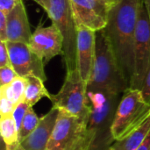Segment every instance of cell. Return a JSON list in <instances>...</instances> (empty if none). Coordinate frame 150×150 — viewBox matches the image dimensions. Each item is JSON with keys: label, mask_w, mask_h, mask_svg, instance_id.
Wrapping results in <instances>:
<instances>
[{"label": "cell", "mask_w": 150, "mask_h": 150, "mask_svg": "<svg viewBox=\"0 0 150 150\" xmlns=\"http://www.w3.org/2000/svg\"><path fill=\"white\" fill-rule=\"evenodd\" d=\"M143 0H120L108 13L105 35L128 85L134 73V49L139 11Z\"/></svg>", "instance_id": "cell-1"}, {"label": "cell", "mask_w": 150, "mask_h": 150, "mask_svg": "<svg viewBox=\"0 0 150 150\" xmlns=\"http://www.w3.org/2000/svg\"><path fill=\"white\" fill-rule=\"evenodd\" d=\"M129 88L122 70L102 31L97 32L96 56L87 91L123 94Z\"/></svg>", "instance_id": "cell-2"}, {"label": "cell", "mask_w": 150, "mask_h": 150, "mask_svg": "<svg viewBox=\"0 0 150 150\" xmlns=\"http://www.w3.org/2000/svg\"><path fill=\"white\" fill-rule=\"evenodd\" d=\"M87 96L91 108L88 124L90 150H104L115 142L112 127L121 98L119 94L91 91H87Z\"/></svg>", "instance_id": "cell-3"}, {"label": "cell", "mask_w": 150, "mask_h": 150, "mask_svg": "<svg viewBox=\"0 0 150 150\" xmlns=\"http://www.w3.org/2000/svg\"><path fill=\"white\" fill-rule=\"evenodd\" d=\"M89 121L59 110L56 124L46 150H90Z\"/></svg>", "instance_id": "cell-4"}, {"label": "cell", "mask_w": 150, "mask_h": 150, "mask_svg": "<svg viewBox=\"0 0 150 150\" xmlns=\"http://www.w3.org/2000/svg\"><path fill=\"white\" fill-rule=\"evenodd\" d=\"M150 115V105L146 102L139 89L128 88L119 103L112 133L115 141L126 137L142 124Z\"/></svg>", "instance_id": "cell-5"}, {"label": "cell", "mask_w": 150, "mask_h": 150, "mask_svg": "<svg viewBox=\"0 0 150 150\" xmlns=\"http://www.w3.org/2000/svg\"><path fill=\"white\" fill-rule=\"evenodd\" d=\"M50 101L59 110L90 120L91 105L87 96V83L83 80L78 69L66 71L64 83L58 93L52 95Z\"/></svg>", "instance_id": "cell-6"}, {"label": "cell", "mask_w": 150, "mask_h": 150, "mask_svg": "<svg viewBox=\"0 0 150 150\" xmlns=\"http://www.w3.org/2000/svg\"><path fill=\"white\" fill-rule=\"evenodd\" d=\"M48 18L60 31L63 39V55L66 71L76 69L77 25L69 0H51Z\"/></svg>", "instance_id": "cell-7"}, {"label": "cell", "mask_w": 150, "mask_h": 150, "mask_svg": "<svg viewBox=\"0 0 150 150\" xmlns=\"http://www.w3.org/2000/svg\"><path fill=\"white\" fill-rule=\"evenodd\" d=\"M150 69V22L142 2L136 25L134 49V73L129 88L141 90Z\"/></svg>", "instance_id": "cell-8"}, {"label": "cell", "mask_w": 150, "mask_h": 150, "mask_svg": "<svg viewBox=\"0 0 150 150\" xmlns=\"http://www.w3.org/2000/svg\"><path fill=\"white\" fill-rule=\"evenodd\" d=\"M77 26H84L95 32L103 30L108 22L111 6L101 0H69Z\"/></svg>", "instance_id": "cell-9"}, {"label": "cell", "mask_w": 150, "mask_h": 150, "mask_svg": "<svg viewBox=\"0 0 150 150\" xmlns=\"http://www.w3.org/2000/svg\"><path fill=\"white\" fill-rule=\"evenodd\" d=\"M7 47L11 64L18 76L25 78L30 76H34L41 78L43 81H47V76L44 70L45 63L32 51L28 44L7 41Z\"/></svg>", "instance_id": "cell-10"}, {"label": "cell", "mask_w": 150, "mask_h": 150, "mask_svg": "<svg viewBox=\"0 0 150 150\" xmlns=\"http://www.w3.org/2000/svg\"><path fill=\"white\" fill-rule=\"evenodd\" d=\"M28 46L45 65L54 57L63 55V39L54 24L49 26H43L40 24L33 33Z\"/></svg>", "instance_id": "cell-11"}, {"label": "cell", "mask_w": 150, "mask_h": 150, "mask_svg": "<svg viewBox=\"0 0 150 150\" xmlns=\"http://www.w3.org/2000/svg\"><path fill=\"white\" fill-rule=\"evenodd\" d=\"M97 32L84 26H77L76 68L83 78L88 83L96 56Z\"/></svg>", "instance_id": "cell-12"}, {"label": "cell", "mask_w": 150, "mask_h": 150, "mask_svg": "<svg viewBox=\"0 0 150 150\" xmlns=\"http://www.w3.org/2000/svg\"><path fill=\"white\" fill-rule=\"evenodd\" d=\"M59 109L53 106L52 109L40 119L36 128L19 143L25 150H46L54 132Z\"/></svg>", "instance_id": "cell-13"}, {"label": "cell", "mask_w": 150, "mask_h": 150, "mask_svg": "<svg viewBox=\"0 0 150 150\" xmlns=\"http://www.w3.org/2000/svg\"><path fill=\"white\" fill-rule=\"evenodd\" d=\"M7 41L28 44L32 33L28 16L23 1L18 3L7 15Z\"/></svg>", "instance_id": "cell-14"}, {"label": "cell", "mask_w": 150, "mask_h": 150, "mask_svg": "<svg viewBox=\"0 0 150 150\" xmlns=\"http://www.w3.org/2000/svg\"><path fill=\"white\" fill-rule=\"evenodd\" d=\"M150 131V115L137 128L112 145L114 150H136L144 142Z\"/></svg>", "instance_id": "cell-15"}, {"label": "cell", "mask_w": 150, "mask_h": 150, "mask_svg": "<svg viewBox=\"0 0 150 150\" xmlns=\"http://www.w3.org/2000/svg\"><path fill=\"white\" fill-rule=\"evenodd\" d=\"M26 80L27 83L25 91L24 100L30 106H33L43 98H47L49 100L51 99L52 94H50L45 87V81L34 76H30L26 77Z\"/></svg>", "instance_id": "cell-16"}, {"label": "cell", "mask_w": 150, "mask_h": 150, "mask_svg": "<svg viewBox=\"0 0 150 150\" xmlns=\"http://www.w3.org/2000/svg\"><path fill=\"white\" fill-rule=\"evenodd\" d=\"M27 80L25 77L18 76L10 84L0 86V95L6 97L16 105L24 100Z\"/></svg>", "instance_id": "cell-17"}, {"label": "cell", "mask_w": 150, "mask_h": 150, "mask_svg": "<svg viewBox=\"0 0 150 150\" xmlns=\"http://www.w3.org/2000/svg\"><path fill=\"white\" fill-rule=\"evenodd\" d=\"M0 134L5 147L13 146L19 143L18 129L17 123L12 116L6 115L0 118Z\"/></svg>", "instance_id": "cell-18"}, {"label": "cell", "mask_w": 150, "mask_h": 150, "mask_svg": "<svg viewBox=\"0 0 150 150\" xmlns=\"http://www.w3.org/2000/svg\"><path fill=\"white\" fill-rule=\"evenodd\" d=\"M39 122H40V118L37 116V114L33 111V106H31L27 110V112L24 117V120L22 121L21 127L18 130L19 142L22 140H24L25 138H26L36 128Z\"/></svg>", "instance_id": "cell-19"}, {"label": "cell", "mask_w": 150, "mask_h": 150, "mask_svg": "<svg viewBox=\"0 0 150 150\" xmlns=\"http://www.w3.org/2000/svg\"><path fill=\"white\" fill-rule=\"evenodd\" d=\"M17 76L18 74L11 65L0 67V86L10 84Z\"/></svg>", "instance_id": "cell-20"}, {"label": "cell", "mask_w": 150, "mask_h": 150, "mask_svg": "<svg viewBox=\"0 0 150 150\" xmlns=\"http://www.w3.org/2000/svg\"><path fill=\"white\" fill-rule=\"evenodd\" d=\"M31 106L25 101H21L19 104L17 105V106L15 107L13 112H12V116L17 123V127H18V129L19 130L20 127H21V124H22V121L24 120V117L27 112V110L30 108Z\"/></svg>", "instance_id": "cell-21"}, {"label": "cell", "mask_w": 150, "mask_h": 150, "mask_svg": "<svg viewBox=\"0 0 150 150\" xmlns=\"http://www.w3.org/2000/svg\"><path fill=\"white\" fill-rule=\"evenodd\" d=\"M16 106L17 105L14 103H12L10 99H8L6 97L0 95V115L1 116L12 114Z\"/></svg>", "instance_id": "cell-22"}, {"label": "cell", "mask_w": 150, "mask_h": 150, "mask_svg": "<svg viewBox=\"0 0 150 150\" xmlns=\"http://www.w3.org/2000/svg\"><path fill=\"white\" fill-rule=\"evenodd\" d=\"M11 59L7 47V41H0V67L10 66Z\"/></svg>", "instance_id": "cell-23"}, {"label": "cell", "mask_w": 150, "mask_h": 150, "mask_svg": "<svg viewBox=\"0 0 150 150\" xmlns=\"http://www.w3.org/2000/svg\"><path fill=\"white\" fill-rule=\"evenodd\" d=\"M22 0H0V11L8 14Z\"/></svg>", "instance_id": "cell-24"}, {"label": "cell", "mask_w": 150, "mask_h": 150, "mask_svg": "<svg viewBox=\"0 0 150 150\" xmlns=\"http://www.w3.org/2000/svg\"><path fill=\"white\" fill-rule=\"evenodd\" d=\"M0 41H7V17L0 11Z\"/></svg>", "instance_id": "cell-25"}, {"label": "cell", "mask_w": 150, "mask_h": 150, "mask_svg": "<svg viewBox=\"0 0 150 150\" xmlns=\"http://www.w3.org/2000/svg\"><path fill=\"white\" fill-rule=\"evenodd\" d=\"M141 91L142 92L144 99L146 100L147 103H149L150 105V69L145 77V80H144V83Z\"/></svg>", "instance_id": "cell-26"}, {"label": "cell", "mask_w": 150, "mask_h": 150, "mask_svg": "<svg viewBox=\"0 0 150 150\" xmlns=\"http://www.w3.org/2000/svg\"><path fill=\"white\" fill-rule=\"evenodd\" d=\"M136 150H150V131L145 138L144 142L141 144V146Z\"/></svg>", "instance_id": "cell-27"}, {"label": "cell", "mask_w": 150, "mask_h": 150, "mask_svg": "<svg viewBox=\"0 0 150 150\" xmlns=\"http://www.w3.org/2000/svg\"><path fill=\"white\" fill-rule=\"evenodd\" d=\"M35 3H37L40 7H42L45 11L47 12L49 10L50 4H51V0H33Z\"/></svg>", "instance_id": "cell-28"}, {"label": "cell", "mask_w": 150, "mask_h": 150, "mask_svg": "<svg viewBox=\"0 0 150 150\" xmlns=\"http://www.w3.org/2000/svg\"><path fill=\"white\" fill-rule=\"evenodd\" d=\"M5 150H25L21 145L20 143H18L16 145L13 146H9V147H5Z\"/></svg>", "instance_id": "cell-29"}, {"label": "cell", "mask_w": 150, "mask_h": 150, "mask_svg": "<svg viewBox=\"0 0 150 150\" xmlns=\"http://www.w3.org/2000/svg\"><path fill=\"white\" fill-rule=\"evenodd\" d=\"M144 2V5L146 7V10H147V12H148V16H149V18L150 22V0H143Z\"/></svg>", "instance_id": "cell-30"}, {"label": "cell", "mask_w": 150, "mask_h": 150, "mask_svg": "<svg viewBox=\"0 0 150 150\" xmlns=\"http://www.w3.org/2000/svg\"><path fill=\"white\" fill-rule=\"evenodd\" d=\"M105 2L112 7V5H113V2H112V0H105Z\"/></svg>", "instance_id": "cell-31"}, {"label": "cell", "mask_w": 150, "mask_h": 150, "mask_svg": "<svg viewBox=\"0 0 150 150\" xmlns=\"http://www.w3.org/2000/svg\"><path fill=\"white\" fill-rule=\"evenodd\" d=\"M120 0H112V2H113V4H117V3H119Z\"/></svg>", "instance_id": "cell-32"}, {"label": "cell", "mask_w": 150, "mask_h": 150, "mask_svg": "<svg viewBox=\"0 0 150 150\" xmlns=\"http://www.w3.org/2000/svg\"><path fill=\"white\" fill-rule=\"evenodd\" d=\"M104 150H114L112 148V146L111 147H109V148H107V149H104Z\"/></svg>", "instance_id": "cell-33"}, {"label": "cell", "mask_w": 150, "mask_h": 150, "mask_svg": "<svg viewBox=\"0 0 150 150\" xmlns=\"http://www.w3.org/2000/svg\"><path fill=\"white\" fill-rule=\"evenodd\" d=\"M101 1H103V2H105V0H101ZM105 3H106V2H105ZM106 4H107V3H106Z\"/></svg>", "instance_id": "cell-34"}]
</instances>
